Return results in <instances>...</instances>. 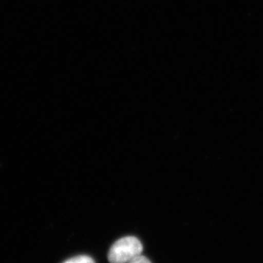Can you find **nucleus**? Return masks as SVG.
Returning <instances> with one entry per match:
<instances>
[{"label":"nucleus","mask_w":263,"mask_h":263,"mask_svg":"<svg viewBox=\"0 0 263 263\" xmlns=\"http://www.w3.org/2000/svg\"><path fill=\"white\" fill-rule=\"evenodd\" d=\"M143 246L141 241L133 236L119 238L110 248V263H129L142 256Z\"/></svg>","instance_id":"obj_1"},{"label":"nucleus","mask_w":263,"mask_h":263,"mask_svg":"<svg viewBox=\"0 0 263 263\" xmlns=\"http://www.w3.org/2000/svg\"><path fill=\"white\" fill-rule=\"evenodd\" d=\"M63 263H96L94 260L88 256H78L68 259Z\"/></svg>","instance_id":"obj_2"},{"label":"nucleus","mask_w":263,"mask_h":263,"mask_svg":"<svg viewBox=\"0 0 263 263\" xmlns=\"http://www.w3.org/2000/svg\"><path fill=\"white\" fill-rule=\"evenodd\" d=\"M129 263H152L149 259L146 258V256H140L137 258L135 259Z\"/></svg>","instance_id":"obj_3"}]
</instances>
